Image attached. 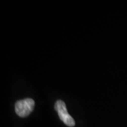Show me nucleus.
<instances>
[{
    "mask_svg": "<svg viewBox=\"0 0 127 127\" xmlns=\"http://www.w3.org/2000/svg\"><path fill=\"white\" fill-rule=\"evenodd\" d=\"M55 109L57 112L59 119L66 126L73 127L75 126V121L72 117L68 113L66 104L62 100H57L55 104Z\"/></svg>",
    "mask_w": 127,
    "mask_h": 127,
    "instance_id": "obj_2",
    "label": "nucleus"
},
{
    "mask_svg": "<svg viewBox=\"0 0 127 127\" xmlns=\"http://www.w3.org/2000/svg\"><path fill=\"white\" fill-rule=\"evenodd\" d=\"M35 107V101L31 98L18 100L15 104L16 112L21 117H26L32 112Z\"/></svg>",
    "mask_w": 127,
    "mask_h": 127,
    "instance_id": "obj_1",
    "label": "nucleus"
}]
</instances>
